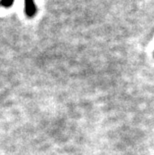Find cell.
<instances>
[{"label":"cell","instance_id":"obj_2","mask_svg":"<svg viewBox=\"0 0 154 155\" xmlns=\"http://www.w3.org/2000/svg\"><path fill=\"white\" fill-rule=\"evenodd\" d=\"M13 2H14V0H0V4L6 8L10 7V6L13 4Z\"/></svg>","mask_w":154,"mask_h":155},{"label":"cell","instance_id":"obj_1","mask_svg":"<svg viewBox=\"0 0 154 155\" xmlns=\"http://www.w3.org/2000/svg\"><path fill=\"white\" fill-rule=\"evenodd\" d=\"M25 5H24V10H25V14L28 16V17H33L36 14V5L34 3V0H24Z\"/></svg>","mask_w":154,"mask_h":155}]
</instances>
